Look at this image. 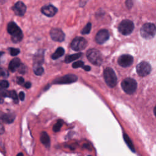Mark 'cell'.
I'll return each instance as SVG.
<instances>
[{
    "instance_id": "cell-1",
    "label": "cell",
    "mask_w": 156,
    "mask_h": 156,
    "mask_svg": "<svg viewBox=\"0 0 156 156\" xmlns=\"http://www.w3.org/2000/svg\"><path fill=\"white\" fill-rule=\"evenodd\" d=\"M7 31L11 35V38L13 42L18 43L23 39V32L14 22H10L8 24Z\"/></svg>"
},
{
    "instance_id": "cell-2",
    "label": "cell",
    "mask_w": 156,
    "mask_h": 156,
    "mask_svg": "<svg viewBox=\"0 0 156 156\" xmlns=\"http://www.w3.org/2000/svg\"><path fill=\"white\" fill-rule=\"evenodd\" d=\"M140 34L143 38L151 39L156 34V26L152 23H146L141 28Z\"/></svg>"
},
{
    "instance_id": "cell-3",
    "label": "cell",
    "mask_w": 156,
    "mask_h": 156,
    "mask_svg": "<svg viewBox=\"0 0 156 156\" xmlns=\"http://www.w3.org/2000/svg\"><path fill=\"white\" fill-rule=\"evenodd\" d=\"M87 57L88 60L93 65L99 66L102 62V57L101 52L96 49H91L87 51Z\"/></svg>"
},
{
    "instance_id": "cell-4",
    "label": "cell",
    "mask_w": 156,
    "mask_h": 156,
    "mask_svg": "<svg viewBox=\"0 0 156 156\" xmlns=\"http://www.w3.org/2000/svg\"><path fill=\"white\" fill-rule=\"evenodd\" d=\"M104 77L108 86L114 87L117 83V77L115 71L111 68H107L104 71Z\"/></svg>"
},
{
    "instance_id": "cell-5",
    "label": "cell",
    "mask_w": 156,
    "mask_h": 156,
    "mask_svg": "<svg viewBox=\"0 0 156 156\" xmlns=\"http://www.w3.org/2000/svg\"><path fill=\"white\" fill-rule=\"evenodd\" d=\"M121 87L126 93L131 94L135 91L137 87V83L135 80L128 77L122 81Z\"/></svg>"
},
{
    "instance_id": "cell-6",
    "label": "cell",
    "mask_w": 156,
    "mask_h": 156,
    "mask_svg": "<svg viewBox=\"0 0 156 156\" xmlns=\"http://www.w3.org/2000/svg\"><path fill=\"white\" fill-rule=\"evenodd\" d=\"M134 29V24L133 22L129 20H122L119 26V31L124 35H127L130 34Z\"/></svg>"
},
{
    "instance_id": "cell-7",
    "label": "cell",
    "mask_w": 156,
    "mask_h": 156,
    "mask_svg": "<svg viewBox=\"0 0 156 156\" xmlns=\"http://www.w3.org/2000/svg\"><path fill=\"white\" fill-rule=\"evenodd\" d=\"M87 45V40L80 37H76L73 39L71 43V48L74 50L76 51H79L81 50L84 49Z\"/></svg>"
},
{
    "instance_id": "cell-8",
    "label": "cell",
    "mask_w": 156,
    "mask_h": 156,
    "mask_svg": "<svg viewBox=\"0 0 156 156\" xmlns=\"http://www.w3.org/2000/svg\"><path fill=\"white\" fill-rule=\"evenodd\" d=\"M136 72L140 76L144 77L148 75L151 71L150 64L146 62H141L136 66Z\"/></svg>"
},
{
    "instance_id": "cell-9",
    "label": "cell",
    "mask_w": 156,
    "mask_h": 156,
    "mask_svg": "<svg viewBox=\"0 0 156 156\" xmlns=\"http://www.w3.org/2000/svg\"><path fill=\"white\" fill-rule=\"evenodd\" d=\"M77 80V77L74 74H67L63 77L56 79L54 80V83L57 84H64L76 82Z\"/></svg>"
},
{
    "instance_id": "cell-10",
    "label": "cell",
    "mask_w": 156,
    "mask_h": 156,
    "mask_svg": "<svg viewBox=\"0 0 156 156\" xmlns=\"http://www.w3.org/2000/svg\"><path fill=\"white\" fill-rule=\"evenodd\" d=\"M133 62V58L132 55L129 54H124L121 55L118 60V64L122 67H128L130 66Z\"/></svg>"
},
{
    "instance_id": "cell-11",
    "label": "cell",
    "mask_w": 156,
    "mask_h": 156,
    "mask_svg": "<svg viewBox=\"0 0 156 156\" xmlns=\"http://www.w3.org/2000/svg\"><path fill=\"white\" fill-rule=\"evenodd\" d=\"M50 35L52 39L56 41H62L65 39V34L63 32L58 28L52 29L50 31Z\"/></svg>"
},
{
    "instance_id": "cell-12",
    "label": "cell",
    "mask_w": 156,
    "mask_h": 156,
    "mask_svg": "<svg viewBox=\"0 0 156 156\" xmlns=\"http://www.w3.org/2000/svg\"><path fill=\"white\" fill-rule=\"evenodd\" d=\"M109 38V32L106 29L100 30L96 34L95 40L99 44H102L105 43Z\"/></svg>"
},
{
    "instance_id": "cell-13",
    "label": "cell",
    "mask_w": 156,
    "mask_h": 156,
    "mask_svg": "<svg viewBox=\"0 0 156 156\" xmlns=\"http://www.w3.org/2000/svg\"><path fill=\"white\" fill-rule=\"evenodd\" d=\"M13 12L16 15L23 16L24 15L26 10V5L21 1H18L13 7Z\"/></svg>"
},
{
    "instance_id": "cell-14",
    "label": "cell",
    "mask_w": 156,
    "mask_h": 156,
    "mask_svg": "<svg viewBox=\"0 0 156 156\" xmlns=\"http://www.w3.org/2000/svg\"><path fill=\"white\" fill-rule=\"evenodd\" d=\"M41 12L46 16L51 17L57 12V9L52 5H46L41 8Z\"/></svg>"
},
{
    "instance_id": "cell-15",
    "label": "cell",
    "mask_w": 156,
    "mask_h": 156,
    "mask_svg": "<svg viewBox=\"0 0 156 156\" xmlns=\"http://www.w3.org/2000/svg\"><path fill=\"white\" fill-rule=\"evenodd\" d=\"M15 118V115L13 113H3L2 112H0V121L10 124L12 123Z\"/></svg>"
},
{
    "instance_id": "cell-16",
    "label": "cell",
    "mask_w": 156,
    "mask_h": 156,
    "mask_svg": "<svg viewBox=\"0 0 156 156\" xmlns=\"http://www.w3.org/2000/svg\"><path fill=\"white\" fill-rule=\"evenodd\" d=\"M21 64V63L20 60L18 58H15L10 61L9 65V69H10V71L14 72L18 69Z\"/></svg>"
},
{
    "instance_id": "cell-17",
    "label": "cell",
    "mask_w": 156,
    "mask_h": 156,
    "mask_svg": "<svg viewBox=\"0 0 156 156\" xmlns=\"http://www.w3.org/2000/svg\"><path fill=\"white\" fill-rule=\"evenodd\" d=\"M40 141L41 143L44 145L46 147H49L50 146V138L48 134L46 132H42L40 134Z\"/></svg>"
},
{
    "instance_id": "cell-18",
    "label": "cell",
    "mask_w": 156,
    "mask_h": 156,
    "mask_svg": "<svg viewBox=\"0 0 156 156\" xmlns=\"http://www.w3.org/2000/svg\"><path fill=\"white\" fill-rule=\"evenodd\" d=\"M64 52H65V50L62 47H59L57 49V50L53 53V54L52 55L51 57L52 59L54 60H55V59H57L59 57H62L63 54H64Z\"/></svg>"
},
{
    "instance_id": "cell-19",
    "label": "cell",
    "mask_w": 156,
    "mask_h": 156,
    "mask_svg": "<svg viewBox=\"0 0 156 156\" xmlns=\"http://www.w3.org/2000/svg\"><path fill=\"white\" fill-rule=\"evenodd\" d=\"M123 138H124V141L126 142V143L127 144V146L129 147V149L132 151V152H135V147L132 143V141H131L130 138L127 136V134L124 133L123 135Z\"/></svg>"
},
{
    "instance_id": "cell-20",
    "label": "cell",
    "mask_w": 156,
    "mask_h": 156,
    "mask_svg": "<svg viewBox=\"0 0 156 156\" xmlns=\"http://www.w3.org/2000/svg\"><path fill=\"white\" fill-rule=\"evenodd\" d=\"M81 55H82L81 53H77V54H73V55H67L65 58V62L66 63H69V62H71L73 60H75L79 58L81 56Z\"/></svg>"
},
{
    "instance_id": "cell-21",
    "label": "cell",
    "mask_w": 156,
    "mask_h": 156,
    "mask_svg": "<svg viewBox=\"0 0 156 156\" xmlns=\"http://www.w3.org/2000/svg\"><path fill=\"white\" fill-rule=\"evenodd\" d=\"M34 72L36 75L40 76L43 73L44 69L40 65H35L34 66Z\"/></svg>"
},
{
    "instance_id": "cell-22",
    "label": "cell",
    "mask_w": 156,
    "mask_h": 156,
    "mask_svg": "<svg viewBox=\"0 0 156 156\" xmlns=\"http://www.w3.org/2000/svg\"><path fill=\"white\" fill-rule=\"evenodd\" d=\"M62 125H63V121L61 120V119L58 120L57 122L53 126V130H54V132H58L60 130Z\"/></svg>"
},
{
    "instance_id": "cell-23",
    "label": "cell",
    "mask_w": 156,
    "mask_h": 156,
    "mask_svg": "<svg viewBox=\"0 0 156 156\" xmlns=\"http://www.w3.org/2000/svg\"><path fill=\"white\" fill-rule=\"evenodd\" d=\"M10 91H8L4 88H0V96L2 97H10Z\"/></svg>"
},
{
    "instance_id": "cell-24",
    "label": "cell",
    "mask_w": 156,
    "mask_h": 156,
    "mask_svg": "<svg viewBox=\"0 0 156 156\" xmlns=\"http://www.w3.org/2000/svg\"><path fill=\"white\" fill-rule=\"evenodd\" d=\"M91 24L88 23L82 29V34H88L90 30H91Z\"/></svg>"
},
{
    "instance_id": "cell-25",
    "label": "cell",
    "mask_w": 156,
    "mask_h": 156,
    "mask_svg": "<svg viewBox=\"0 0 156 156\" xmlns=\"http://www.w3.org/2000/svg\"><path fill=\"white\" fill-rule=\"evenodd\" d=\"M9 98H11L13 101L15 102V103H18V97H17V95H16V93L15 91H10V97Z\"/></svg>"
},
{
    "instance_id": "cell-26",
    "label": "cell",
    "mask_w": 156,
    "mask_h": 156,
    "mask_svg": "<svg viewBox=\"0 0 156 156\" xmlns=\"http://www.w3.org/2000/svg\"><path fill=\"white\" fill-rule=\"evenodd\" d=\"M9 51H10L11 55H12V56H15V55H18L20 52V49H18L17 48H10Z\"/></svg>"
},
{
    "instance_id": "cell-27",
    "label": "cell",
    "mask_w": 156,
    "mask_h": 156,
    "mask_svg": "<svg viewBox=\"0 0 156 156\" xmlns=\"http://www.w3.org/2000/svg\"><path fill=\"white\" fill-rule=\"evenodd\" d=\"M9 82L5 80H0V88H6L9 87Z\"/></svg>"
},
{
    "instance_id": "cell-28",
    "label": "cell",
    "mask_w": 156,
    "mask_h": 156,
    "mask_svg": "<svg viewBox=\"0 0 156 156\" xmlns=\"http://www.w3.org/2000/svg\"><path fill=\"white\" fill-rule=\"evenodd\" d=\"M83 65V62L82 61H77L74 62L73 64V67L74 68H79V67H82Z\"/></svg>"
},
{
    "instance_id": "cell-29",
    "label": "cell",
    "mask_w": 156,
    "mask_h": 156,
    "mask_svg": "<svg viewBox=\"0 0 156 156\" xmlns=\"http://www.w3.org/2000/svg\"><path fill=\"white\" fill-rule=\"evenodd\" d=\"M8 76V73L7 71L4 70V69L0 68V77H7Z\"/></svg>"
},
{
    "instance_id": "cell-30",
    "label": "cell",
    "mask_w": 156,
    "mask_h": 156,
    "mask_svg": "<svg viewBox=\"0 0 156 156\" xmlns=\"http://www.w3.org/2000/svg\"><path fill=\"white\" fill-rule=\"evenodd\" d=\"M25 69H26L25 66H24V65H23V64H21V65L20 66V67H19L18 69V71H19L20 73H21V74H24V73H25Z\"/></svg>"
},
{
    "instance_id": "cell-31",
    "label": "cell",
    "mask_w": 156,
    "mask_h": 156,
    "mask_svg": "<svg viewBox=\"0 0 156 156\" xmlns=\"http://www.w3.org/2000/svg\"><path fill=\"white\" fill-rule=\"evenodd\" d=\"M16 82H17V83H18V84H20V85H22V84H23V83H24V79H23V77H18V78H17V79H16Z\"/></svg>"
},
{
    "instance_id": "cell-32",
    "label": "cell",
    "mask_w": 156,
    "mask_h": 156,
    "mask_svg": "<svg viewBox=\"0 0 156 156\" xmlns=\"http://www.w3.org/2000/svg\"><path fill=\"white\" fill-rule=\"evenodd\" d=\"M24 97H25L24 93L23 91L20 92V94H19V98H20V99L21 101H24Z\"/></svg>"
},
{
    "instance_id": "cell-33",
    "label": "cell",
    "mask_w": 156,
    "mask_h": 156,
    "mask_svg": "<svg viewBox=\"0 0 156 156\" xmlns=\"http://www.w3.org/2000/svg\"><path fill=\"white\" fill-rule=\"evenodd\" d=\"M4 132V128L3 127V126L1 124V123H0V134H2Z\"/></svg>"
},
{
    "instance_id": "cell-34",
    "label": "cell",
    "mask_w": 156,
    "mask_h": 156,
    "mask_svg": "<svg viewBox=\"0 0 156 156\" xmlns=\"http://www.w3.org/2000/svg\"><path fill=\"white\" fill-rule=\"evenodd\" d=\"M24 86H25V87H26V88H29L31 87V83H30V82H26V83L24 84Z\"/></svg>"
},
{
    "instance_id": "cell-35",
    "label": "cell",
    "mask_w": 156,
    "mask_h": 156,
    "mask_svg": "<svg viewBox=\"0 0 156 156\" xmlns=\"http://www.w3.org/2000/svg\"><path fill=\"white\" fill-rule=\"evenodd\" d=\"M83 69H85V71H90L91 69V68L89 66H83Z\"/></svg>"
},
{
    "instance_id": "cell-36",
    "label": "cell",
    "mask_w": 156,
    "mask_h": 156,
    "mask_svg": "<svg viewBox=\"0 0 156 156\" xmlns=\"http://www.w3.org/2000/svg\"><path fill=\"white\" fill-rule=\"evenodd\" d=\"M3 102H4V99H2V98L0 96V104H2Z\"/></svg>"
},
{
    "instance_id": "cell-37",
    "label": "cell",
    "mask_w": 156,
    "mask_h": 156,
    "mask_svg": "<svg viewBox=\"0 0 156 156\" xmlns=\"http://www.w3.org/2000/svg\"><path fill=\"white\" fill-rule=\"evenodd\" d=\"M154 113L155 116H156V106L155 107V108H154Z\"/></svg>"
},
{
    "instance_id": "cell-38",
    "label": "cell",
    "mask_w": 156,
    "mask_h": 156,
    "mask_svg": "<svg viewBox=\"0 0 156 156\" xmlns=\"http://www.w3.org/2000/svg\"><path fill=\"white\" fill-rule=\"evenodd\" d=\"M16 156H23V153L20 152V153H18Z\"/></svg>"
},
{
    "instance_id": "cell-39",
    "label": "cell",
    "mask_w": 156,
    "mask_h": 156,
    "mask_svg": "<svg viewBox=\"0 0 156 156\" xmlns=\"http://www.w3.org/2000/svg\"><path fill=\"white\" fill-rule=\"evenodd\" d=\"M88 156H91V155H88Z\"/></svg>"
}]
</instances>
